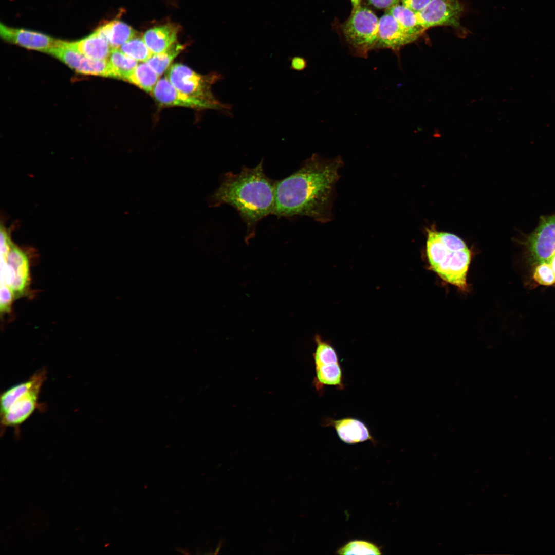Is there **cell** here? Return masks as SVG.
Segmentation results:
<instances>
[{
	"label": "cell",
	"instance_id": "d4e9b609",
	"mask_svg": "<svg viewBox=\"0 0 555 555\" xmlns=\"http://www.w3.org/2000/svg\"><path fill=\"white\" fill-rule=\"evenodd\" d=\"M338 554H382L380 548L375 544L364 540H353L339 548Z\"/></svg>",
	"mask_w": 555,
	"mask_h": 555
},
{
	"label": "cell",
	"instance_id": "ba28073f",
	"mask_svg": "<svg viewBox=\"0 0 555 555\" xmlns=\"http://www.w3.org/2000/svg\"><path fill=\"white\" fill-rule=\"evenodd\" d=\"M57 58L79 73L115 78L108 60H95L87 58L74 48L70 42L60 40L47 53Z\"/></svg>",
	"mask_w": 555,
	"mask_h": 555
},
{
	"label": "cell",
	"instance_id": "f1b7e54d",
	"mask_svg": "<svg viewBox=\"0 0 555 555\" xmlns=\"http://www.w3.org/2000/svg\"><path fill=\"white\" fill-rule=\"evenodd\" d=\"M432 0H402V5L416 13L423 9Z\"/></svg>",
	"mask_w": 555,
	"mask_h": 555
},
{
	"label": "cell",
	"instance_id": "7c38bea8",
	"mask_svg": "<svg viewBox=\"0 0 555 555\" xmlns=\"http://www.w3.org/2000/svg\"><path fill=\"white\" fill-rule=\"evenodd\" d=\"M1 38L9 43L31 50L47 53L55 47L59 40L46 34L21 28H15L0 24Z\"/></svg>",
	"mask_w": 555,
	"mask_h": 555
},
{
	"label": "cell",
	"instance_id": "8fae6325",
	"mask_svg": "<svg viewBox=\"0 0 555 555\" xmlns=\"http://www.w3.org/2000/svg\"><path fill=\"white\" fill-rule=\"evenodd\" d=\"M151 94L157 102L164 106H180L197 109H230L229 106L226 104H214L180 91L172 85L166 77L159 79Z\"/></svg>",
	"mask_w": 555,
	"mask_h": 555
},
{
	"label": "cell",
	"instance_id": "5b68a950",
	"mask_svg": "<svg viewBox=\"0 0 555 555\" xmlns=\"http://www.w3.org/2000/svg\"><path fill=\"white\" fill-rule=\"evenodd\" d=\"M379 18L371 9L360 5L352 9L350 15L342 26V30L354 55L366 58L376 49Z\"/></svg>",
	"mask_w": 555,
	"mask_h": 555
},
{
	"label": "cell",
	"instance_id": "9a60e30c",
	"mask_svg": "<svg viewBox=\"0 0 555 555\" xmlns=\"http://www.w3.org/2000/svg\"><path fill=\"white\" fill-rule=\"evenodd\" d=\"M179 27L168 23L147 30L143 39L152 54L161 52L177 42Z\"/></svg>",
	"mask_w": 555,
	"mask_h": 555
},
{
	"label": "cell",
	"instance_id": "484cf974",
	"mask_svg": "<svg viewBox=\"0 0 555 555\" xmlns=\"http://www.w3.org/2000/svg\"><path fill=\"white\" fill-rule=\"evenodd\" d=\"M533 280L538 284L551 286L555 284V273L550 263L543 262L535 265L533 272Z\"/></svg>",
	"mask_w": 555,
	"mask_h": 555
},
{
	"label": "cell",
	"instance_id": "9c48e42d",
	"mask_svg": "<svg viewBox=\"0 0 555 555\" xmlns=\"http://www.w3.org/2000/svg\"><path fill=\"white\" fill-rule=\"evenodd\" d=\"M28 259L25 253L13 245L7 261L1 260V284L7 285L14 298L24 295L29 283Z\"/></svg>",
	"mask_w": 555,
	"mask_h": 555
},
{
	"label": "cell",
	"instance_id": "3957f363",
	"mask_svg": "<svg viewBox=\"0 0 555 555\" xmlns=\"http://www.w3.org/2000/svg\"><path fill=\"white\" fill-rule=\"evenodd\" d=\"M427 234L426 255L432 270L446 282L467 291L472 252L466 243L454 234L439 232L433 227L427 229Z\"/></svg>",
	"mask_w": 555,
	"mask_h": 555
},
{
	"label": "cell",
	"instance_id": "52a82bcc",
	"mask_svg": "<svg viewBox=\"0 0 555 555\" xmlns=\"http://www.w3.org/2000/svg\"><path fill=\"white\" fill-rule=\"evenodd\" d=\"M531 262L550 263L555 255V213L542 215L535 229L523 242Z\"/></svg>",
	"mask_w": 555,
	"mask_h": 555
},
{
	"label": "cell",
	"instance_id": "cb8c5ba5",
	"mask_svg": "<svg viewBox=\"0 0 555 555\" xmlns=\"http://www.w3.org/2000/svg\"><path fill=\"white\" fill-rule=\"evenodd\" d=\"M316 348L313 354L315 366L339 362L337 353L329 342L316 335L314 337Z\"/></svg>",
	"mask_w": 555,
	"mask_h": 555
},
{
	"label": "cell",
	"instance_id": "4316f807",
	"mask_svg": "<svg viewBox=\"0 0 555 555\" xmlns=\"http://www.w3.org/2000/svg\"><path fill=\"white\" fill-rule=\"evenodd\" d=\"M14 295L6 284H1V312H8L10 309Z\"/></svg>",
	"mask_w": 555,
	"mask_h": 555
},
{
	"label": "cell",
	"instance_id": "30bf717a",
	"mask_svg": "<svg viewBox=\"0 0 555 555\" xmlns=\"http://www.w3.org/2000/svg\"><path fill=\"white\" fill-rule=\"evenodd\" d=\"M463 11L458 0H432L416 14L418 23L426 30L437 26L458 27Z\"/></svg>",
	"mask_w": 555,
	"mask_h": 555
},
{
	"label": "cell",
	"instance_id": "4dcf8cb0",
	"mask_svg": "<svg viewBox=\"0 0 555 555\" xmlns=\"http://www.w3.org/2000/svg\"><path fill=\"white\" fill-rule=\"evenodd\" d=\"M306 61L302 57H295L292 59L291 67L293 69L302 70L306 68Z\"/></svg>",
	"mask_w": 555,
	"mask_h": 555
},
{
	"label": "cell",
	"instance_id": "4fadbf2b",
	"mask_svg": "<svg viewBox=\"0 0 555 555\" xmlns=\"http://www.w3.org/2000/svg\"><path fill=\"white\" fill-rule=\"evenodd\" d=\"M416 40L409 34L390 14L386 12L379 19L376 48L399 50Z\"/></svg>",
	"mask_w": 555,
	"mask_h": 555
},
{
	"label": "cell",
	"instance_id": "ac0fdd59",
	"mask_svg": "<svg viewBox=\"0 0 555 555\" xmlns=\"http://www.w3.org/2000/svg\"><path fill=\"white\" fill-rule=\"evenodd\" d=\"M400 25L416 40L425 30L418 22L416 13L403 5L398 4L386 10Z\"/></svg>",
	"mask_w": 555,
	"mask_h": 555
},
{
	"label": "cell",
	"instance_id": "44dd1931",
	"mask_svg": "<svg viewBox=\"0 0 555 555\" xmlns=\"http://www.w3.org/2000/svg\"><path fill=\"white\" fill-rule=\"evenodd\" d=\"M184 49V45L176 42L166 50L152 54L146 62L160 76L170 67L173 61Z\"/></svg>",
	"mask_w": 555,
	"mask_h": 555
},
{
	"label": "cell",
	"instance_id": "8992f818",
	"mask_svg": "<svg viewBox=\"0 0 555 555\" xmlns=\"http://www.w3.org/2000/svg\"><path fill=\"white\" fill-rule=\"evenodd\" d=\"M166 78L175 88L184 94L214 104H223L214 97L211 89L212 85L221 78L217 73L203 75L186 65L175 63L169 67Z\"/></svg>",
	"mask_w": 555,
	"mask_h": 555
},
{
	"label": "cell",
	"instance_id": "6da1fadb",
	"mask_svg": "<svg viewBox=\"0 0 555 555\" xmlns=\"http://www.w3.org/2000/svg\"><path fill=\"white\" fill-rule=\"evenodd\" d=\"M344 163L340 156L313 154L290 175L276 181L273 212L278 218L307 216L325 223L332 219L336 186Z\"/></svg>",
	"mask_w": 555,
	"mask_h": 555
},
{
	"label": "cell",
	"instance_id": "d6a6232c",
	"mask_svg": "<svg viewBox=\"0 0 555 555\" xmlns=\"http://www.w3.org/2000/svg\"><path fill=\"white\" fill-rule=\"evenodd\" d=\"M550 263L555 273V255L551 258V261H550Z\"/></svg>",
	"mask_w": 555,
	"mask_h": 555
},
{
	"label": "cell",
	"instance_id": "2e32d148",
	"mask_svg": "<svg viewBox=\"0 0 555 555\" xmlns=\"http://www.w3.org/2000/svg\"><path fill=\"white\" fill-rule=\"evenodd\" d=\"M70 43L83 55L95 60L108 59L112 49L106 38L98 29L88 36Z\"/></svg>",
	"mask_w": 555,
	"mask_h": 555
},
{
	"label": "cell",
	"instance_id": "603a6c76",
	"mask_svg": "<svg viewBox=\"0 0 555 555\" xmlns=\"http://www.w3.org/2000/svg\"><path fill=\"white\" fill-rule=\"evenodd\" d=\"M119 49L137 62H146L152 55L143 37L137 35L125 42Z\"/></svg>",
	"mask_w": 555,
	"mask_h": 555
},
{
	"label": "cell",
	"instance_id": "ffe728a7",
	"mask_svg": "<svg viewBox=\"0 0 555 555\" xmlns=\"http://www.w3.org/2000/svg\"><path fill=\"white\" fill-rule=\"evenodd\" d=\"M159 76L146 62L138 64L125 81L151 94L159 80Z\"/></svg>",
	"mask_w": 555,
	"mask_h": 555
},
{
	"label": "cell",
	"instance_id": "d6986e66",
	"mask_svg": "<svg viewBox=\"0 0 555 555\" xmlns=\"http://www.w3.org/2000/svg\"><path fill=\"white\" fill-rule=\"evenodd\" d=\"M315 371L314 384L318 391L325 385H333L340 390L344 388L342 371L339 362L315 366Z\"/></svg>",
	"mask_w": 555,
	"mask_h": 555
},
{
	"label": "cell",
	"instance_id": "f546056e",
	"mask_svg": "<svg viewBox=\"0 0 555 555\" xmlns=\"http://www.w3.org/2000/svg\"><path fill=\"white\" fill-rule=\"evenodd\" d=\"M369 4L379 9H388L399 4L400 0H367Z\"/></svg>",
	"mask_w": 555,
	"mask_h": 555
},
{
	"label": "cell",
	"instance_id": "7402d4cb",
	"mask_svg": "<svg viewBox=\"0 0 555 555\" xmlns=\"http://www.w3.org/2000/svg\"><path fill=\"white\" fill-rule=\"evenodd\" d=\"M108 60L112 66L115 79L124 81L138 64L137 61L124 54L119 48H112Z\"/></svg>",
	"mask_w": 555,
	"mask_h": 555
},
{
	"label": "cell",
	"instance_id": "5bb4252c",
	"mask_svg": "<svg viewBox=\"0 0 555 555\" xmlns=\"http://www.w3.org/2000/svg\"><path fill=\"white\" fill-rule=\"evenodd\" d=\"M325 427L331 426L336 430L339 438L347 444H356L366 441L375 443L366 425L361 420L351 417L334 420L326 419Z\"/></svg>",
	"mask_w": 555,
	"mask_h": 555
},
{
	"label": "cell",
	"instance_id": "277c9868",
	"mask_svg": "<svg viewBox=\"0 0 555 555\" xmlns=\"http://www.w3.org/2000/svg\"><path fill=\"white\" fill-rule=\"evenodd\" d=\"M47 379L45 368L36 371L29 378L1 394L0 418L1 436L6 429L14 428L16 438L20 437V427L38 409L39 397Z\"/></svg>",
	"mask_w": 555,
	"mask_h": 555
},
{
	"label": "cell",
	"instance_id": "e0dca14e",
	"mask_svg": "<svg viewBox=\"0 0 555 555\" xmlns=\"http://www.w3.org/2000/svg\"><path fill=\"white\" fill-rule=\"evenodd\" d=\"M97 29L106 38L112 48H119L137 35V32L130 26L117 20L106 22Z\"/></svg>",
	"mask_w": 555,
	"mask_h": 555
},
{
	"label": "cell",
	"instance_id": "83f0119b",
	"mask_svg": "<svg viewBox=\"0 0 555 555\" xmlns=\"http://www.w3.org/2000/svg\"><path fill=\"white\" fill-rule=\"evenodd\" d=\"M13 245L11 242L7 233L1 229V259L7 261L8 254Z\"/></svg>",
	"mask_w": 555,
	"mask_h": 555
},
{
	"label": "cell",
	"instance_id": "7a4b0ae2",
	"mask_svg": "<svg viewBox=\"0 0 555 555\" xmlns=\"http://www.w3.org/2000/svg\"><path fill=\"white\" fill-rule=\"evenodd\" d=\"M275 185L276 181L265 173L262 160L255 167L244 166L238 173H225L209 201L213 207H233L246 225L248 239L254 235L258 223L273 214Z\"/></svg>",
	"mask_w": 555,
	"mask_h": 555
},
{
	"label": "cell",
	"instance_id": "1f68e13d",
	"mask_svg": "<svg viewBox=\"0 0 555 555\" xmlns=\"http://www.w3.org/2000/svg\"><path fill=\"white\" fill-rule=\"evenodd\" d=\"M361 1L362 0H350L353 9H355L361 5Z\"/></svg>",
	"mask_w": 555,
	"mask_h": 555
}]
</instances>
